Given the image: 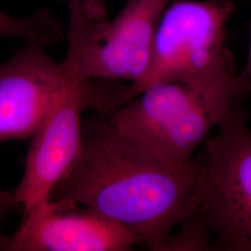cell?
<instances>
[{"label": "cell", "instance_id": "6da1fadb", "mask_svg": "<svg viewBox=\"0 0 251 251\" xmlns=\"http://www.w3.org/2000/svg\"><path fill=\"white\" fill-rule=\"evenodd\" d=\"M206 153L169 161L119 133L108 118L82 120L79 152L49 201H70L124 225L150 251L202 206Z\"/></svg>", "mask_w": 251, "mask_h": 251}, {"label": "cell", "instance_id": "7a4b0ae2", "mask_svg": "<svg viewBox=\"0 0 251 251\" xmlns=\"http://www.w3.org/2000/svg\"><path fill=\"white\" fill-rule=\"evenodd\" d=\"M231 0H176L167 8L144 76L126 87L123 103L161 83L194 90L221 119L233 102L251 93V78L238 75L226 44ZM123 104V105H124Z\"/></svg>", "mask_w": 251, "mask_h": 251}, {"label": "cell", "instance_id": "3957f363", "mask_svg": "<svg viewBox=\"0 0 251 251\" xmlns=\"http://www.w3.org/2000/svg\"><path fill=\"white\" fill-rule=\"evenodd\" d=\"M169 2L128 0L108 21L101 0H70L68 46L77 53L83 79L140 80Z\"/></svg>", "mask_w": 251, "mask_h": 251}, {"label": "cell", "instance_id": "277c9868", "mask_svg": "<svg viewBox=\"0 0 251 251\" xmlns=\"http://www.w3.org/2000/svg\"><path fill=\"white\" fill-rule=\"evenodd\" d=\"M206 144L205 195L200 212L214 248L251 251V131L237 100L218 121Z\"/></svg>", "mask_w": 251, "mask_h": 251}, {"label": "cell", "instance_id": "5b68a950", "mask_svg": "<svg viewBox=\"0 0 251 251\" xmlns=\"http://www.w3.org/2000/svg\"><path fill=\"white\" fill-rule=\"evenodd\" d=\"M65 71L43 124L33 137L25 170L13 194L25 215L46 204L79 152L81 114L94 107L98 80L83 79L76 51L68 47Z\"/></svg>", "mask_w": 251, "mask_h": 251}, {"label": "cell", "instance_id": "8992f818", "mask_svg": "<svg viewBox=\"0 0 251 251\" xmlns=\"http://www.w3.org/2000/svg\"><path fill=\"white\" fill-rule=\"evenodd\" d=\"M108 120L145 150L180 164L194 160L219 121L200 96L180 83L153 85L111 113Z\"/></svg>", "mask_w": 251, "mask_h": 251}, {"label": "cell", "instance_id": "52a82bcc", "mask_svg": "<svg viewBox=\"0 0 251 251\" xmlns=\"http://www.w3.org/2000/svg\"><path fill=\"white\" fill-rule=\"evenodd\" d=\"M140 238L99 212L70 201H48L29 212L18 230L0 239L8 251H126Z\"/></svg>", "mask_w": 251, "mask_h": 251}, {"label": "cell", "instance_id": "ba28073f", "mask_svg": "<svg viewBox=\"0 0 251 251\" xmlns=\"http://www.w3.org/2000/svg\"><path fill=\"white\" fill-rule=\"evenodd\" d=\"M27 43L0 65V143L34 137L45 120L65 66Z\"/></svg>", "mask_w": 251, "mask_h": 251}, {"label": "cell", "instance_id": "9c48e42d", "mask_svg": "<svg viewBox=\"0 0 251 251\" xmlns=\"http://www.w3.org/2000/svg\"><path fill=\"white\" fill-rule=\"evenodd\" d=\"M0 36L23 38L27 43L44 47L56 45L62 40V25L46 9L25 18L13 17L0 10Z\"/></svg>", "mask_w": 251, "mask_h": 251}, {"label": "cell", "instance_id": "30bf717a", "mask_svg": "<svg viewBox=\"0 0 251 251\" xmlns=\"http://www.w3.org/2000/svg\"><path fill=\"white\" fill-rule=\"evenodd\" d=\"M179 233L169 236L163 251H210L211 246L208 240L210 229L206 225L200 210L190 217L181 225Z\"/></svg>", "mask_w": 251, "mask_h": 251}, {"label": "cell", "instance_id": "8fae6325", "mask_svg": "<svg viewBox=\"0 0 251 251\" xmlns=\"http://www.w3.org/2000/svg\"><path fill=\"white\" fill-rule=\"evenodd\" d=\"M18 205L13 191H6L0 188V225L8 217L9 212Z\"/></svg>", "mask_w": 251, "mask_h": 251}, {"label": "cell", "instance_id": "7c38bea8", "mask_svg": "<svg viewBox=\"0 0 251 251\" xmlns=\"http://www.w3.org/2000/svg\"><path fill=\"white\" fill-rule=\"evenodd\" d=\"M243 74L251 78V41H250V50H249V56H248V61H247V65L244 70Z\"/></svg>", "mask_w": 251, "mask_h": 251}]
</instances>
